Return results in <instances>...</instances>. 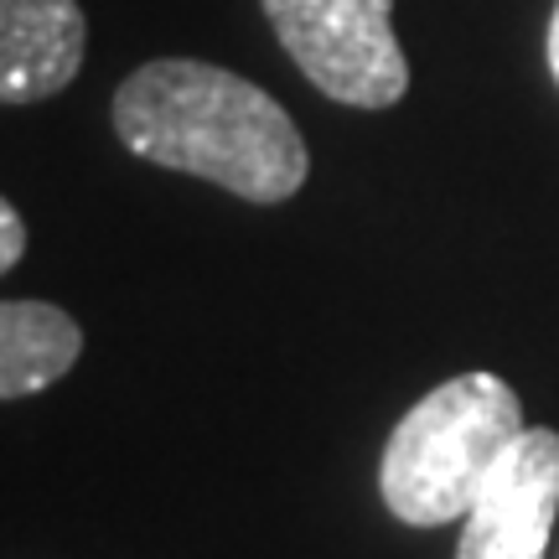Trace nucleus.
Masks as SVG:
<instances>
[{"label": "nucleus", "mask_w": 559, "mask_h": 559, "mask_svg": "<svg viewBox=\"0 0 559 559\" xmlns=\"http://www.w3.org/2000/svg\"><path fill=\"white\" fill-rule=\"evenodd\" d=\"M21 254H26V223H21V213L11 202L0 198V275H5Z\"/></svg>", "instance_id": "obj_7"}, {"label": "nucleus", "mask_w": 559, "mask_h": 559, "mask_svg": "<svg viewBox=\"0 0 559 559\" xmlns=\"http://www.w3.org/2000/svg\"><path fill=\"white\" fill-rule=\"evenodd\" d=\"M559 513V436L523 430L466 513L456 559H544Z\"/></svg>", "instance_id": "obj_4"}, {"label": "nucleus", "mask_w": 559, "mask_h": 559, "mask_svg": "<svg viewBox=\"0 0 559 559\" xmlns=\"http://www.w3.org/2000/svg\"><path fill=\"white\" fill-rule=\"evenodd\" d=\"M549 73H555V83H559V0H555V16H549Z\"/></svg>", "instance_id": "obj_8"}, {"label": "nucleus", "mask_w": 559, "mask_h": 559, "mask_svg": "<svg viewBox=\"0 0 559 559\" xmlns=\"http://www.w3.org/2000/svg\"><path fill=\"white\" fill-rule=\"evenodd\" d=\"M115 135L151 166L218 181L243 202H285L306 187L311 156L260 83L198 58L135 68L115 94Z\"/></svg>", "instance_id": "obj_1"}, {"label": "nucleus", "mask_w": 559, "mask_h": 559, "mask_svg": "<svg viewBox=\"0 0 559 559\" xmlns=\"http://www.w3.org/2000/svg\"><path fill=\"white\" fill-rule=\"evenodd\" d=\"M79 321L47 300H0V400L41 394L79 362Z\"/></svg>", "instance_id": "obj_6"}, {"label": "nucleus", "mask_w": 559, "mask_h": 559, "mask_svg": "<svg viewBox=\"0 0 559 559\" xmlns=\"http://www.w3.org/2000/svg\"><path fill=\"white\" fill-rule=\"evenodd\" d=\"M88 21L79 0H0V104H41L79 79Z\"/></svg>", "instance_id": "obj_5"}, {"label": "nucleus", "mask_w": 559, "mask_h": 559, "mask_svg": "<svg viewBox=\"0 0 559 559\" xmlns=\"http://www.w3.org/2000/svg\"><path fill=\"white\" fill-rule=\"evenodd\" d=\"M523 430V404L498 373H461L430 389L383 445L379 492L389 513L415 528L466 519Z\"/></svg>", "instance_id": "obj_2"}, {"label": "nucleus", "mask_w": 559, "mask_h": 559, "mask_svg": "<svg viewBox=\"0 0 559 559\" xmlns=\"http://www.w3.org/2000/svg\"><path fill=\"white\" fill-rule=\"evenodd\" d=\"M280 47L326 99L389 109L409 94L394 0H264Z\"/></svg>", "instance_id": "obj_3"}]
</instances>
